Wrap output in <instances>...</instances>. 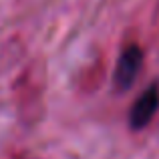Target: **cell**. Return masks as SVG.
Returning <instances> with one entry per match:
<instances>
[{
	"instance_id": "7a4b0ae2",
	"label": "cell",
	"mask_w": 159,
	"mask_h": 159,
	"mask_svg": "<svg viewBox=\"0 0 159 159\" xmlns=\"http://www.w3.org/2000/svg\"><path fill=\"white\" fill-rule=\"evenodd\" d=\"M159 109V85H151L137 97L129 113V125L131 129H143L153 121Z\"/></svg>"
},
{
	"instance_id": "6da1fadb",
	"label": "cell",
	"mask_w": 159,
	"mask_h": 159,
	"mask_svg": "<svg viewBox=\"0 0 159 159\" xmlns=\"http://www.w3.org/2000/svg\"><path fill=\"white\" fill-rule=\"evenodd\" d=\"M143 65V51L137 44H129L121 51V57L115 66V85L119 91H127L135 83Z\"/></svg>"
}]
</instances>
